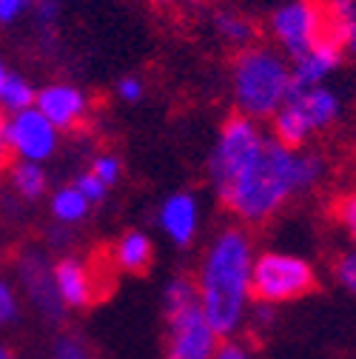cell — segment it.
<instances>
[{"instance_id": "6da1fadb", "label": "cell", "mask_w": 356, "mask_h": 359, "mask_svg": "<svg viewBox=\"0 0 356 359\" xmlns=\"http://www.w3.org/2000/svg\"><path fill=\"white\" fill-rule=\"evenodd\" d=\"M325 177L328 160L320 151L288 149L274 137H265L219 197L240 219L262 222L274 217L291 197L317 189Z\"/></svg>"}, {"instance_id": "7a4b0ae2", "label": "cell", "mask_w": 356, "mask_h": 359, "mask_svg": "<svg viewBox=\"0 0 356 359\" xmlns=\"http://www.w3.org/2000/svg\"><path fill=\"white\" fill-rule=\"evenodd\" d=\"M251 271H254V254L251 240L228 229L217 237L211 245L203 274H200V308L205 313L208 325L217 337H228L240 328L251 297Z\"/></svg>"}, {"instance_id": "3957f363", "label": "cell", "mask_w": 356, "mask_h": 359, "mask_svg": "<svg viewBox=\"0 0 356 359\" xmlns=\"http://www.w3.org/2000/svg\"><path fill=\"white\" fill-rule=\"evenodd\" d=\"M294 92L291 60L274 46L254 43L234 55L231 95L237 111L251 120H271Z\"/></svg>"}, {"instance_id": "277c9868", "label": "cell", "mask_w": 356, "mask_h": 359, "mask_svg": "<svg viewBox=\"0 0 356 359\" xmlns=\"http://www.w3.org/2000/svg\"><path fill=\"white\" fill-rule=\"evenodd\" d=\"M345 114V97L334 86L294 88L271 117V137L288 149H305L317 134L331 131Z\"/></svg>"}, {"instance_id": "5b68a950", "label": "cell", "mask_w": 356, "mask_h": 359, "mask_svg": "<svg viewBox=\"0 0 356 359\" xmlns=\"http://www.w3.org/2000/svg\"><path fill=\"white\" fill-rule=\"evenodd\" d=\"M317 285V274L308 259L294 254L268 251L254 259L251 271V297L265 305L294 302L305 294H310Z\"/></svg>"}, {"instance_id": "8992f818", "label": "cell", "mask_w": 356, "mask_h": 359, "mask_svg": "<svg viewBox=\"0 0 356 359\" xmlns=\"http://www.w3.org/2000/svg\"><path fill=\"white\" fill-rule=\"evenodd\" d=\"M265 29L271 46L291 60L331 34L325 0H288L271 12Z\"/></svg>"}, {"instance_id": "52a82bcc", "label": "cell", "mask_w": 356, "mask_h": 359, "mask_svg": "<svg viewBox=\"0 0 356 359\" xmlns=\"http://www.w3.org/2000/svg\"><path fill=\"white\" fill-rule=\"evenodd\" d=\"M265 137H268V134H262V128L251 117L234 114L226 120V126L219 131L214 157H211V177H214V186L219 194L228 189V183L254 157V151L262 146Z\"/></svg>"}, {"instance_id": "ba28073f", "label": "cell", "mask_w": 356, "mask_h": 359, "mask_svg": "<svg viewBox=\"0 0 356 359\" xmlns=\"http://www.w3.org/2000/svg\"><path fill=\"white\" fill-rule=\"evenodd\" d=\"M168 320H171V334H174L171 356H177V359H214L217 331L208 325L200 302L168 313Z\"/></svg>"}, {"instance_id": "9c48e42d", "label": "cell", "mask_w": 356, "mask_h": 359, "mask_svg": "<svg viewBox=\"0 0 356 359\" xmlns=\"http://www.w3.org/2000/svg\"><path fill=\"white\" fill-rule=\"evenodd\" d=\"M6 146L26 160H43L57 146V128L37 109H26L6 123Z\"/></svg>"}, {"instance_id": "30bf717a", "label": "cell", "mask_w": 356, "mask_h": 359, "mask_svg": "<svg viewBox=\"0 0 356 359\" xmlns=\"http://www.w3.org/2000/svg\"><path fill=\"white\" fill-rule=\"evenodd\" d=\"M345 63V52L339 43L328 34L322 37L317 46H310L308 52L291 57V80L294 88H310V86H325Z\"/></svg>"}, {"instance_id": "8fae6325", "label": "cell", "mask_w": 356, "mask_h": 359, "mask_svg": "<svg viewBox=\"0 0 356 359\" xmlns=\"http://www.w3.org/2000/svg\"><path fill=\"white\" fill-rule=\"evenodd\" d=\"M37 111L46 117L55 128H71L83 114H85V97L80 88L57 83V86H46L43 92H37L34 97Z\"/></svg>"}, {"instance_id": "7c38bea8", "label": "cell", "mask_w": 356, "mask_h": 359, "mask_svg": "<svg viewBox=\"0 0 356 359\" xmlns=\"http://www.w3.org/2000/svg\"><path fill=\"white\" fill-rule=\"evenodd\" d=\"M20 277H23V283H26L32 299L40 305V311H46L52 320H57V317H60V302H63V299H60V294H57V283L49 277V271L43 268V262H40L37 257L26 259Z\"/></svg>"}, {"instance_id": "4fadbf2b", "label": "cell", "mask_w": 356, "mask_h": 359, "mask_svg": "<svg viewBox=\"0 0 356 359\" xmlns=\"http://www.w3.org/2000/svg\"><path fill=\"white\" fill-rule=\"evenodd\" d=\"M55 283H57V294L63 302L74 305V308H83L95 299V283L88 277V271L74 262V259H63L55 271Z\"/></svg>"}, {"instance_id": "5bb4252c", "label": "cell", "mask_w": 356, "mask_h": 359, "mask_svg": "<svg viewBox=\"0 0 356 359\" xmlns=\"http://www.w3.org/2000/svg\"><path fill=\"white\" fill-rule=\"evenodd\" d=\"M214 29L219 34V40H226L228 46H234L237 52L254 46L259 40V29L254 23V18H248L240 9H219L214 15Z\"/></svg>"}, {"instance_id": "9a60e30c", "label": "cell", "mask_w": 356, "mask_h": 359, "mask_svg": "<svg viewBox=\"0 0 356 359\" xmlns=\"http://www.w3.org/2000/svg\"><path fill=\"white\" fill-rule=\"evenodd\" d=\"M163 229L171 234L174 243L189 245L197 229V205L189 194H177L163 208Z\"/></svg>"}, {"instance_id": "2e32d148", "label": "cell", "mask_w": 356, "mask_h": 359, "mask_svg": "<svg viewBox=\"0 0 356 359\" xmlns=\"http://www.w3.org/2000/svg\"><path fill=\"white\" fill-rule=\"evenodd\" d=\"M331 37L345 55L356 57V0H325Z\"/></svg>"}, {"instance_id": "e0dca14e", "label": "cell", "mask_w": 356, "mask_h": 359, "mask_svg": "<svg viewBox=\"0 0 356 359\" xmlns=\"http://www.w3.org/2000/svg\"><path fill=\"white\" fill-rule=\"evenodd\" d=\"M117 262L125 271H146L151 265V243L143 234H125L117 245Z\"/></svg>"}, {"instance_id": "ac0fdd59", "label": "cell", "mask_w": 356, "mask_h": 359, "mask_svg": "<svg viewBox=\"0 0 356 359\" xmlns=\"http://www.w3.org/2000/svg\"><path fill=\"white\" fill-rule=\"evenodd\" d=\"M34 97H37L34 88L23 77H18V74H9L4 88H0V106H4L6 111H12V114H20V111L32 109Z\"/></svg>"}, {"instance_id": "d6986e66", "label": "cell", "mask_w": 356, "mask_h": 359, "mask_svg": "<svg viewBox=\"0 0 356 359\" xmlns=\"http://www.w3.org/2000/svg\"><path fill=\"white\" fill-rule=\"evenodd\" d=\"M331 217H334V222L342 229V234L353 243V248H356V189H345V191H339L336 197H334V203H331Z\"/></svg>"}, {"instance_id": "ffe728a7", "label": "cell", "mask_w": 356, "mask_h": 359, "mask_svg": "<svg viewBox=\"0 0 356 359\" xmlns=\"http://www.w3.org/2000/svg\"><path fill=\"white\" fill-rule=\"evenodd\" d=\"M200 302V291L194 288L191 280H174L165 291V311L174 313V311H183L189 305H197Z\"/></svg>"}, {"instance_id": "44dd1931", "label": "cell", "mask_w": 356, "mask_h": 359, "mask_svg": "<svg viewBox=\"0 0 356 359\" xmlns=\"http://www.w3.org/2000/svg\"><path fill=\"white\" fill-rule=\"evenodd\" d=\"M55 214L60 217V219H66V222H74V219H80L83 214H85V197L77 191V189H63V191H57V197H55Z\"/></svg>"}, {"instance_id": "7402d4cb", "label": "cell", "mask_w": 356, "mask_h": 359, "mask_svg": "<svg viewBox=\"0 0 356 359\" xmlns=\"http://www.w3.org/2000/svg\"><path fill=\"white\" fill-rule=\"evenodd\" d=\"M334 277H336V283L356 299V248L342 251V254L336 257V262H334Z\"/></svg>"}, {"instance_id": "603a6c76", "label": "cell", "mask_w": 356, "mask_h": 359, "mask_svg": "<svg viewBox=\"0 0 356 359\" xmlns=\"http://www.w3.org/2000/svg\"><path fill=\"white\" fill-rule=\"evenodd\" d=\"M15 183L23 191V197H40L43 186H46V180H43V171L37 165H20L15 171Z\"/></svg>"}, {"instance_id": "cb8c5ba5", "label": "cell", "mask_w": 356, "mask_h": 359, "mask_svg": "<svg viewBox=\"0 0 356 359\" xmlns=\"http://www.w3.org/2000/svg\"><path fill=\"white\" fill-rule=\"evenodd\" d=\"M29 6H34V0H0V26L15 23Z\"/></svg>"}, {"instance_id": "d4e9b609", "label": "cell", "mask_w": 356, "mask_h": 359, "mask_svg": "<svg viewBox=\"0 0 356 359\" xmlns=\"http://www.w3.org/2000/svg\"><path fill=\"white\" fill-rule=\"evenodd\" d=\"M77 191H80L85 200H103L106 183H103L100 177H95V174H83V177L77 180Z\"/></svg>"}, {"instance_id": "484cf974", "label": "cell", "mask_w": 356, "mask_h": 359, "mask_svg": "<svg viewBox=\"0 0 356 359\" xmlns=\"http://www.w3.org/2000/svg\"><path fill=\"white\" fill-rule=\"evenodd\" d=\"M117 95H120L125 103H135V100L143 97V83H140L137 77H125V80H120V86H117Z\"/></svg>"}, {"instance_id": "4316f807", "label": "cell", "mask_w": 356, "mask_h": 359, "mask_svg": "<svg viewBox=\"0 0 356 359\" xmlns=\"http://www.w3.org/2000/svg\"><path fill=\"white\" fill-rule=\"evenodd\" d=\"M117 174H120L117 160H111V157H100V160L95 163V177H100L103 183H114Z\"/></svg>"}, {"instance_id": "83f0119b", "label": "cell", "mask_w": 356, "mask_h": 359, "mask_svg": "<svg viewBox=\"0 0 356 359\" xmlns=\"http://www.w3.org/2000/svg\"><path fill=\"white\" fill-rule=\"evenodd\" d=\"M57 359H88V353L83 351L77 339H63L57 348Z\"/></svg>"}, {"instance_id": "f1b7e54d", "label": "cell", "mask_w": 356, "mask_h": 359, "mask_svg": "<svg viewBox=\"0 0 356 359\" xmlns=\"http://www.w3.org/2000/svg\"><path fill=\"white\" fill-rule=\"evenodd\" d=\"M214 359H251V353L242 345H237V342H226V345L217 348Z\"/></svg>"}, {"instance_id": "f546056e", "label": "cell", "mask_w": 356, "mask_h": 359, "mask_svg": "<svg viewBox=\"0 0 356 359\" xmlns=\"http://www.w3.org/2000/svg\"><path fill=\"white\" fill-rule=\"evenodd\" d=\"M15 317V299H12V291L0 283V323H9Z\"/></svg>"}, {"instance_id": "4dcf8cb0", "label": "cell", "mask_w": 356, "mask_h": 359, "mask_svg": "<svg viewBox=\"0 0 356 359\" xmlns=\"http://www.w3.org/2000/svg\"><path fill=\"white\" fill-rule=\"evenodd\" d=\"M9 146H6V120L0 117V160H4V151H6Z\"/></svg>"}, {"instance_id": "1f68e13d", "label": "cell", "mask_w": 356, "mask_h": 359, "mask_svg": "<svg viewBox=\"0 0 356 359\" xmlns=\"http://www.w3.org/2000/svg\"><path fill=\"white\" fill-rule=\"evenodd\" d=\"M6 77H9V72L4 69V63H0V88H4V83H6Z\"/></svg>"}, {"instance_id": "d6a6232c", "label": "cell", "mask_w": 356, "mask_h": 359, "mask_svg": "<svg viewBox=\"0 0 356 359\" xmlns=\"http://www.w3.org/2000/svg\"><path fill=\"white\" fill-rule=\"evenodd\" d=\"M149 4H154V6H168V4H174V0H149Z\"/></svg>"}, {"instance_id": "836d02e7", "label": "cell", "mask_w": 356, "mask_h": 359, "mask_svg": "<svg viewBox=\"0 0 356 359\" xmlns=\"http://www.w3.org/2000/svg\"><path fill=\"white\" fill-rule=\"evenodd\" d=\"M0 359H12V353H9L4 345H0Z\"/></svg>"}, {"instance_id": "e575fe53", "label": "cell", "mask_w": 356, "mask_h": 359, "mask_svg": "<svg viewBox=\"0 0 356 359\" xmlns=\"http://www.w3.org/2000/svg\"><path fill=\"white\" fill-rule=\"evenodd\" d=\"M189 4H205V0H189Z\"/></svg>"}, {"instance_id": "d590c367", "label": "cell", "mask_w": 356, "mask_h": 359, "mask_svg": "<svg viewBox=\"0 0 356 359\" xmlns=\"http://www.w3.org/2000/svg\"><path fill=\"white\" fill-rule=\"evenodd\" d=\"M353 146H356V131H353Z\"/></svg>"}, {"instance_id": "8d00e7d4", "label": "cell", "mask_w": 356, "mask_h": 359, "mask_svg": "<svg viewBox=\"0 0 356 359\" xmlns=\"http://www.w3.org/2000/svg\"><path fill=\"white\" fill-rule=\"evenodd\" d=\"M171 359H177V356H171Z\"/></svg>"}]
</instances>
